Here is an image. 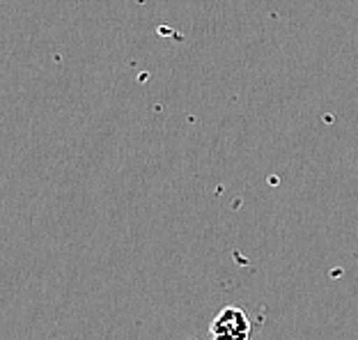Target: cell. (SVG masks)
<instances>
[{
    "label": "cell",
    "instance_id": "1",
    "mask_svg": "<svg viewBox=\"0 0 358 340\" xmlns=\"http://www.w3.org/2000/svg\"><path fill=\"white\" fill-rule=\"evenodd\" d=\"M250 334H253V325L246 311L239 306H225L209 325L211 340H250Z\"/></svg>",
    "mask_w": 358,
    "mask_h": 340
}]
</instances>
